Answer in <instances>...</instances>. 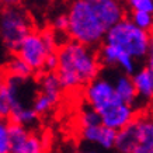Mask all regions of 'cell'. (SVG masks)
Wrapping results in <instances>:
<instances>
[{"instance_id": "obj_1", "label": "cell", "mask_w": 153, "mask_h": 153, "mask_svg": "<svg viewBox=\"0 0 153 153\" xmlns=\"http://www.w3.org/2000/svg\"><path fill=\"white\" fill-rule=\"evenodd\" d=\"M56 53L59 58L56 74L65 90L87 86L98 77L101 60L93 47L70 39L62 44Z\"/></svg>"}, {"instance_id": "obj_2", "label": "cell", "mask_w": 153, "mask_h": 153, "mask_svg": "<svg viewBox=\"0 0 153 153\" xmlns=\"http://www.w3.org/2000/svg\"><path fill=\"white\" fill-rule=\"evenodd\" d=\"M68 35L70 39L88 47H96L105 38L108 28L88 0H73L68 10Z\"/></svg>"}, {"instance_id": "obj_3", "label": "cell", "mask_w": 153, "mask_h": 153, "mask_svg": "<svg viewBox=\"0 0 153 153\" xmlns=\"http://www.w3.org/2000/svg\"><path fill=\"white\" fill-rule=\"evenodd\" d=\"M150 41H152L150 33L135 25L131 19H122L112 27H110L104 38V42L118 47L136 60L148 56Z\"/></svg>"}, {"instance_id": "obj_4", "label": "cell", "mask_w": 153, "mask_h": 153, "mask_svg": "<svg viewBox=\"0 0 153 153\" xmlns=\"http://www.w3.org/2000/svg\"><path fill=\"white\" fill-rule=\"evenodd\" d=\"M33 31V20L20 6H6L0 13V39L9 51L16 52Z\"/></svg>"}, {"instance_id": "obj_5", "label": "cell", "mask_w": 153, "mask_h": 153, "mask_svg": "<svg viewBox=\"0 0 153 153\" xmlns=\"http://www.w3.org/2000/svg\"><path fill=\"white\" fill-rule=\"evenodd\" d=\"M53 52H56V48L48 44L42 31L38 33V31L33 30L21 41L16 53L20 58H23L28 65L33 68L34 72H41L45 68L47 58Z\"/></svg>"}, {"instance_id": "obj_6", "label": "cell", "mask_w": 153, "mask_h": 153, "mask_svg": "<svg viewBox=\"0 0 153 153\" xmlns=\"http://www.w3.org/2000/svg\"><path fill=\"white\" fill-rule=\"evenodd\" d=\"M84 97H86V101L88 105L93 107L100 114L102 111H105L107 108H110L111 105L122 101L117 94L114 83L105 79H98V77L86 86Z\"/></svg>"}, {"instance_id": "obj_7", "label": "cell", "mask_w": 153, "mask_h": 153, "mask_svg": "<svg viewBox=\"0 0 153 153\" xmlns=\"http://www.w3.org/2000/svg\"><path fill=\"white\" fill-rule=\"evenodd\" d=\"M100 60L104 65L108 66H118L125 74H134L135 73V65H136V59L132 58L129 53L125 51L120 49L118 47L104 42V45L100 49Z\"/></svg>"}, {"instance_id": "obj_8", "label": "cell", "mask_w": 153, "mask_h": 153, "mask_svg": "<svg viewBox=\"0 0 153 153\" xmlns=\"http://www.w3.org/2000/svg\"><path fill=\"white\" fill-rule=\"evenodd\" d=\"M100 115H101V122L104 125L115 131L122 129L124 126L131 124L136 118L134 107L124 101H120L111 105L105 111H102Z\"/></svg>"}, {"instance_id": "obj_9", "label": "cell", "mask_w": 153, "mask_h": 153, "mask_svg": "<svg viewBox=\"0 0 153 153\" xmlns=\"http://www.w3.org/2000/svg\"><path fill=\"white\" fill-rule=\"evenodd\" d=\"M21 82H24V80L7 76L6 82L0 86V117L3 120L10 118L11 110L19 102H21L19 97V88Z\"/></svg>"}, {"instance_id": "obj_10", "label": "cell", "mask_w": 153, "mask_h": 153, "mask_svg": "<svg viewBox=\"0 0 153 153\" xmlns=\"http://www.w3.org/2000/svg\"><path fill=\"white\" fill-rule=\"evenodd\" d=\"M97 11L98 17L107 25V28L124 19V7L120 0H88Z\"/></svg>"}, {"instance_id": "obj_11", "label": "cell", "mask_w": 153, "mask_h": 153, "mask_svg": "<svg viewBox=\"0 0 153 153\" xmlns=\"http://www.w3.org/2000/svg\"><path fill=\"white\" fill-rule=\"evenodd\" d=\"M80 134L84 140H87L90 143H97L104 149H111L115 146L117 131L108 128L104 124L82 128Z\"/></svg>"}, {"instance_id": "obj_12", "label": "cell", "mask_w": 153, "mask_h": 153, "mask_svg": "<svg viewBox=\"0 0 153 153\" xmlns=\"http://www.w3.org/2000/svg\"><path fill=\"white\" fill-rule=\"evenodd\" d=\"M138 145L132 153H153V117H136Z\"/></svg>"}, {"instance_id": "obj_13", "label": "cell", "mask_w": 153, "mask_h": 153, "mask_svg": "<svg viewBox=\"0 0 153 153\" xmlns=\"http://www.w3.org/2000/svg\"><path fill=\"white\" fill-rule=\"evenodd\" d=\"M138 145V124L135 118L131 124L124 126L122 129L117 131L115 146L120 153H132L135 146Z\"/></svg>"}, {"instance_id": "obj_14", "label": "cell", "mask_w": 153, "mask_h": 153, "mask_svg": "<svg viewBox=\"0 0 153 153\" xmlns=\"http://www.w3.org/2000/svg\"><path fill=\"white\" fill-rule=\"evenodd\" d=\"M9 134H10V153H25L28 140H30V136H31V134L27 131L25 125H21V124L10 121Z\"/></svg>"}, {"instance_id": "obj_15", "label": "cell", "mask_w": 153, "mask_h": 153, "mask_svg": "<svg viewBox=\"0 0 153 153\" xmlns=\"http://www.w3.org/2000/svg\"><path fill=\"white\" fill-rule=\"evenodd\" d=\"M132 80L135 83V87L138 90V96L143 98H153V70L146 68H142L140 70L135 72L132 76Z\"/></svg>"}, {"instance_id": "obj_16", "label": "cell", "mask_w": 153, "mask_h": 153, "mask_svg": "<svg viewBox=\"0 0 153 153\" xmlns=\"http://www.w3.org/2000/svg\"><path fill=\"white\" fill-rule=\"evenodd\" d=\"M4 72L9 77H14V79H20V80L30 79L34 73L33 68L28 65L23 58H20L17 53H16V56H11L7 60Z\"/></svg>"}, {"instance_id": "obj_17", "label": "cell", "mask_w": 153, "mask_h": 153, "mask_svg": "<svg viewBox=\"0 0 153 153\" xmlns=\"http://www.w3.org/2000/svg\"><path fill=\"white\" fill-rule=\"evenodd\" d=\"M115 91L118 94V97L126 104H134L138 97V90L135 87V83L129 74H122L120 77H117L115 83Z\"/></svg>"}, {"instance_id": "obj_18", "label": "cell", "mask_w": 153, "mask_h": 153, "mask_svg": "<svg viewBox=\"0 0 153 153\" xmlns=\"http://www.w3.org/2000/svg\"><path fill=\"white\" fill-rule=\"evenodd\" d=\"M41 90H42L41 93L47 94L55 104H58V101L60 100V94H62L63 87L60 84V80L58 77L56 72H47V73L42 76Z\"/></svg>"}, {"instance_id": "obj_19", "label": "cell", "mask_w": 153, "mask_h": 153, "mask_svg": "<svg viewBox=\"0 0 153 153\" xmlns=\"http://www.w3.org/2000/svg\"><path fill=\"white\" fill-rule=\"evenodd\" d=\"M37 111L34 110L33 107H25L23 102H19L17 105L11 110V114H10L9 120L11 122H17V124H21V125H28V124H33L37 121Z\"/></svg>"}, {"instance_id": "obj_20", "label": "cell", "mask_w": 153, "mask_h": 153, "mask_svg": "<svg viewBox=\"0 0 153 153\" xmlns=\"http://www.w3.org/2000/svg\"><path fill=\"white\" fill-rule=\"evenodd\" d=\"M79 124H80V128H86V126H93V125L102 124L101 122V115H100V112L98 111L94 110L93 107L88 105L87 108H83V110L80 111Z\"/></svg>"}, {"instance_id": "obj_21", "label": "cell", "mask_w": 153, "mask_h": 153, "mask_svg": "<svg viewBox=\"0 0 153 153\" xmlns=\"http://www.w3.org/2000/svg\"><path fill=\"white\" fill-rule=\"evenodd\" d=\"M131 21L135 25H138L142 30H146L149 33L153 30V13H148V11H132Z\"/></svg>"}, {"instance_id": "obj_22", "label": "cell", "mask_w": 153, "mask_h": 153, "mask_svg": "<svg viewBox=\"0 0 153 153\" xmlns=\"http://www.w3.org/2000/svg\"><path fill=\"white\" fill-rule=\"evenodd\" d=\"M56 104L52 101L51 98L48 97L47 94L44 93H39L37 97L34 98V102H33V108L37 111L38 115H41V114H47L49 112L55 107Z\"/></svg>"}, {"instance_id": "obj_23", "label": "cell", "mask_w": 153, "mask_h": 153, "mask_svg": "<svg viewBox=\"0 0 153 153\" xmlns=\"http://www.w3.org/2000/svg\"><path fill=\"white\" fill-rule=\"evenodd\" d=\"M9 124L3 118L0 120V153H10V134Z\"/></svg>"}, {"instance_id": "obj_24", "label": "cell", "mask_w": 153, "mask_h": 153, "mask_svg": "<svg viewBox=\"0 0 153 153\" xmlns=\"http://www.w3.org/2000/svg\"><path fill=\"white\" fill-rule=\"evenodd\" d=\"M132 11H148L153 13V0H126Z\"/></svg>"}, {"instance_id": "obj_25", "label": "cell", "mask_w": 153, "mask_h": 153, "mask_svg": "<svg viewBox=\"0 0 153 153\" xmlns=\"http://www.w3.org/2000/svg\"><path fill=\"white\" fill-rule=\"evenodd\" d=\"M25 153H45V146H44V142L39 136L31 134Z\"/></svg>"}, {"instance_id": "obj_26", "label": "cell", "mask_w": 153, "mask_h": 153, "mask_svg": "<svg viewBox=\"0 0 153 153\" xmlns=\"http://www.w3.org/2000/svg\"><path fill=\"white\" fill-rule=\"evenodd\" d=\"M52 27H53L55 33H68V28H69V17H68V14L56 16L55 20L52 21Z\"/></svg>"}, {"instance_id": "obj_27", "label": "cell", "mask_w": 153, "mask_h": 153, "mask_svg": "<svg viewBox=\"0 0 153 153\" xmlns=\"http://www.w3.org/2000/svg\"><path fill=\"white\" fill-rule=\"evenodd\" d=\"M58 65H59V58H58V53L53 52L47 58V62H45V68L44 70L47 72H56L58 69Z\"/></svg>"}, {"instance_id": "obj_28", "label": "cell", "mask_w": 153, "mask_h": 153, "mask_svg": "<svg viewBox=\"0 0 153 153\" xmlns=\"http://www.w3.org/2000/svg\"><path fill=\"white\" fill-rule=\"evenodd\" d=\"M148 68L153 70V35H152V41H150V48L148 52Z\"/></svg>"}, {"instance_id": "obj_29", "label": "cell", "mask_w": 153, "mask_h": 153, "mask_svg": "<svg viewBox=\"0 0 153 153\" xmlns=\"http://www.w3.org/2000/svg\"><path fill=\"white\" fill-rule=\"evenodd\" d=\"M24 0H1V3L4 6H20Z\"/></svg>"}, {"instance_id": "obj_30", "label": "cell", "mask_w": 153, "mask_h": 153, "mask_svg": "<svg viewBox=\"0 0 153 153\" xmlns=\"http://www.w3.org/2000/svg\"><path fill=\"white\" fill-rule=\"evenodd\" d=\"M6 82V72L3 69H0V86Z\"/></svg>"}, {"instance_id": "obj_31", "label": "cell", "mask_w": 153, "mask_h": 153, "mask_svg": "<svg viewBox=\"0 0 153 153\" xmlns=\"http://www.w3.org/2000/svg\"><path fill=\"white\" fill-rule=\"evenodd\" d=\"M87 153H96V152H87Z\"/></svg>"}, {"instance_id": "obj_32", "label": "cell", "mask_w": 153, "mask_h": 153, "mask_svg": "<svg viewBox=\"0 0 153 153\" xmlns=\"http://www.w3.org/2000/svg\"><path fill=\"white\" fill-rule=\"evenodd\" d=\"M120 1H124V0H120Z\"/></svg>"}, {"instance_id": "obj_33", "label": "cell", "mask_w": 153, "mask_h": 153, "mask_svg": "<svg viewBox=\"0 0 153 153\" xmlns=\"http://www.w3.org/2000/svg\"><path fill=\"white\" fill-rule=\"evenodd\" d=\"M0 120H1V117H0Z\"/></svg>"}, {"instance_id": "obj_34", "label": "cell", "mask_w": 153, "mask_h": 153, "mask_svg": "<svg viewBox=\"0 0 153 153\" xmlns=\"http://www.w3.org/2000/svg\"><path fill=\"white\" fill-rule=\"evenodd\" d=\"M0 3H1V0H0Z\"/></svg>"}]
</instances>
